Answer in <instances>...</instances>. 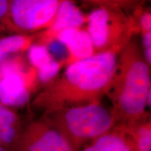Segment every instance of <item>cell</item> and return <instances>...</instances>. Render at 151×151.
<instances>
[{
	"mask_svg": "<svg viewBox=\"0 0 151 151\" xmlns=\"http://www.w3.org/2000/svg\"><path fill=\"white\" fill-rule=\"evenodd\" d=\"M62 0H11V30L18 34L46 30L52 23Z\"/></svg>",
	"mask_w": 151,
	"mask_h": 151,
	"instance_id": "cell-5",
	"label": "cell"
},
{
	"mask_svg": "<svg viewBox=\"0 0 151 151\" xmlns=\"http://www.w3.org/2000/svg\"><path fill=\"white\" fill-rule=\"evenodd\" d=\"M32 88L21 73H9L0 76V103L20 108L31 101Z\"/></svg>",
	"mask_w": 151,
	"mask_h": 151,
	"instance_id": "cell-7",
	"label": "cell"
},
{
	"mask_svg": "<svg viewBox=\"0 0 151 151\" xmlns=\"http://www.w3.org/2000/svg\"><path fill=\"white\" fill-rule=\"evenodd\" d=\"M150 67L135 36L118 54L106 94L117 124L139 120L150 113Z\"/></svg>",
	"mask_w": 151,
	"mask_h": 151,
	"instance_id": "cell-2",
	"label": "cell"
},
{
	"mask_svg": "<svg viewBox=\"0 0 151 151\" xmlns=\"http://www.w3.org/2000/svg\"><path fill=\"white\" fill-rule=\"evenodd\" d=\"M41 117L79 151L88 143L111 131L117 122L111 109L101 102L57 109Z\"/></svg>",
	"mask_w": 151,
	"mask_h": 151,
	"instance_id": "cell-3",
	"label": "cell"
},
{
	"mask_svg": "<svg viewBox=\"0 0 151 151\" xmlns=\"http://www.w3.org/2000/svg\"><path fill=\"white\" fill-rule=\"evenodd\" d=\"M86 30L95 53L118 55L135 36L139 34L137 21L121 9L110 6L92 9L87 16Z\"/></svg>",
	"mask_w": 151,
	"mask_h": 151,
	"instance_id": "cell-4",
	"label": "cell"
},
{
	"mask_svg": "<svg viewBox=\"0 0 151 151\" xmlns=\"http://www.w3.org/2000/svg\"><path fill=\"white\" fill-rule=\"evenodd\" d=\"M27 54L30 64L35 69L41 83L46 85L58 76L61 65L48 47L43 44H32Z\"/></svg>",
	"mask_w": 151,
	"mask_h": 151,
	"instance_id": "cell-11",
	"label": "cell"
},
{
	"mask_svg": "<svg viewBox=\"0 0 151 151\" xmlns=\"http://www.w3.org/2000/svg\"><path fill=\"white\" fill-rule=\"evenodd\" d=\"M0 151H9V150H7V149L4 148H3V147L0 146Z\"/></svg>",
	"mask_w": 151,
	"mask_h": 151,
	"instance_id": "cell-19",
	"label": "cell"
},
{
	"mask_svg": "<svg viewBox=\"0 0 151 151\" xmlns=\"http://www.w3.org/2000/svg\"><path fill=\"white\" fill-rule=\"evenodd\" d=\"M24 124L14 109L0 103V146L10 150Z\"/></svg>",
	"mask_w": 151,
	"mask_h": 151,
	"instance_id": "cell-12",
	"label": "cell"
},
{
	"mask_svg": "<svg viewBox=\"0 0 151 151\" xmlns=\"http://www.w3.org/2000/svg\"><path fill=\"white\" fill-rule=\"evenodd\" d=\"M79 151H130L121 134L113 127L104 134L88 143Z\"/></svg>",
	"mask_w": 151,
	"mask_h": 151,
	"instance_id": "cell-14",
	"label": "cell"
},
{
	"mask_svg": "<svg viewBox=\"0 0 151 151\" xmlns=\"http://www.w3.org/2000/svg\"><path fill=\"white\" fill-rule=\"evenodd\" d=\"M86 22L87 16L83 13L74 0H62L55 17L44 33L46 40H52L63 30L83 27Z\"/></svg>",
	"mask_w": 151,
	"mask_h": 151,
	"instance_id": "cell-9",
	"label": "cell"
},
{
	"mask_svg": "<svg viewBox=\"0 0 151 151\" xmlns=\"http://www.w3.org/2000/svg\"><path fill=\"white\" fill-rule=\"evenodd\" d=\"M145 4V3H144ZM144 4L132 13L141 34V47L148 65L151 67V12L150 7Z\"/></svg>",
	"mask_w": 151,
	"mask_h": 151,
	"instance_id": "cell-13",
	"label": "cell"
},
{
	"mask_svg": "<svg viewBox=\"0 0 151 151\" xmlns=\"http://www.w3.org/2000/svg\"><path fill=\"white\" fill-rule=\"evenodd\" d=\"M92 9L102 6H110L120 9L132 14L136 9L145 3L146 0H78Z\"/></svg>",
	"mask_w": 151,
	"mask_h": 151,
	"instance_id": "cell-16",
	"label": "cell"
},
{
	"mask_svg": "<svg viewBox=\"0 0 151 151\" xmlns=\"http://www.w3.org/2000/svg\"><path fill=\"white\" fill-rule=\"evenodd\" d=\"M54 39L65 46L71 58L75 60L73 62L89 58L96 54L89 34L83 27L63 30Z\"/></svg>",
	"mask_w": 151,
	"mask_h": 151,
	"instance_id": "cell-10",
	"label": "cell"
},
{
	"mask_svg": "<svg viewBox=\"0 0 151 151\" xmlns=\"http://www.w3.org/2000/svg\"><path fill=\"white\" fill-rule=\"evenodd\" d=\"M122 135L130 151H151L150 113L139 120L114 127Z\"/></svg>",
	"mask_w": 151,
	"mask_h": 151,
	"instance_id": "cell-8",
	"label": "cell"
},
{
	"mask_svg": "<svg viewBox=\"0 0 151 151\" xmlns=\"http://www.w3.org/2000/svg\"><path fill=\"white\" fill-rule=\"evenodd\" d=\"M5 29H6L5 26L1 23H0V32H1L2 31H4Z\"/></svg>",
	"mask_w": 151,
	"mask_h": 151,
	"instance_id": "cell-18",
	"label": "cell"
},
{
	"mask_svg": "<svg viewBox=\"0 0 151 151\" xmlns=\"http://www.w3.org/2000/svg\"><path fill=\"white\" fill-rule=\"evenodd\" d=\"M32 37L24 34H14L0 39V63L11 55L28 48L32 45Z\"/></svg>",
	"mask_w": 151,
	"mask_h": 151,
	"instance_id": "cell-15",
	"label": "cell"
},
{
	"mask_svg": "<svg viewBox=\"0 0 151 151\" xmlns=\"http://www.w3.org/2000/svg\"><path fill=\"white\" fill-rule=\"evenodd\" d=\"M118 55L95 54L71 62L59 76L46 84L31 100L43 113L57 109L101 102L113 78Z\"/></svg>",
	"mask_w": 151,
	"mask_h": 151,
	"instance_id": "cell-1",
	"label": "cell"
},
{
	"mask_svg": "<svg viewBox=\"0 0 151 151\" xmlns=\"http://www.w3.org/2000/svg\"><path fill=\"white\" fill-rule=\"evenodd\" d=\"M9 151H75L67 139L42 117L24 124Z\"/></svg>",
	"mask_w": 151,
	"mask_h": 151,
	"instance_id": "cell-6",
	"label": "cell"
},
{
	"mask_svg": "<svg viewBox=\"0 0 151 151\" xmlns=\"http://www.w3.org/2000/svg\"><path fill=\"white\" fill-rule=\"evenodd\" d=\"M10 3L11 0H0V23L4 24L9 29H11L9 20Z\"/></svg>",
	"mask_w": 151,
	"mask_h": 151,
	"instance_id": "cell-17",
	"label": "cell"
}]
</instances>
